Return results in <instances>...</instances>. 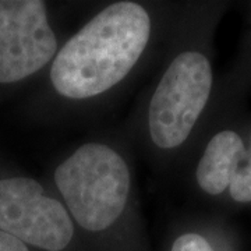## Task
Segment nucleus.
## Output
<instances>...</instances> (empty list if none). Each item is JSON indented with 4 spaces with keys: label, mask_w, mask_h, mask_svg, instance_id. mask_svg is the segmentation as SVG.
<instances>
[{
    "label": "nucleus",
    "mask_w": 251,
    "mask_h": 251,
    "mask_svg": "<svg viewBox=\"0 0 251 251\" xmlns=\"http://www.w3.org/2000/svg\"><path fill=\"white\" fill-rule=\"evenodd\" d=\"M0 251H29L27 244L17 240L16 237L0 232Z\"/></svg>",
    "instance_id": "obj_10"
},
{
    "label": "nucleus",
    "mask_w": 251,
    "mask_h": 251,
    "mask_svg": "<svg viewBox=\"0 0 251 251\" xmlns=\"http://www.w3.org/2000/svg\"><path fill=\"white\" fill-rule=\"evenodd\" d=\"M0 232L45 251H63L74 237V222L57 198L29 177L0 179Z\"/></svg>",
    "instance_id": "obj_4"
},
{
    "label": "nucleus",
    "mask_w": 251,
    "mask_h": 251,
    "mask_svg": "<svg viewBox=\"0 0 251 251\" xmlns=\"http://www.w3.org/2000/svg\"><path fill=\"white\" fill-rule=\"evenodd\" d=\"M59 52L42 0H0V84L25 80Z\"/></svg>",
    "instance_id": "obj_5"
},
{
    "label": "nucleus",
    "mask_w": 251,
    "mask_h": 251,
    "mask_svg": "<svg viewBox=\"0 0 251 251\" xmlns=\"http://www.w3.org/2000/svg\"><path fill=\"white\" fill-rule=\"evenodd\" d=\"M251 91V25L243 41V48L232 72L226 75L216 92L218 105L242 103L243 97Z\"/></svg>",
    "instance_id": "obj_7"
},
{
    "label": "nucleus",
    "mask_w": 251,
    "mask_h": 251,
    "mask_svg": "<svg viewBox=\"0 0 251 251\" xmlns=\"http://www.w3.org/2000/svg\"><path fill=\"white\" fill-rule=\"evenodd\" d=\"M251 205V116H249L247 133H246V148L234 172L233 179L227 191L226 206L243 208Z\"/></svg>",
    "instance_id": "obj_8"
},
{
    "label": "nucleus",
    "mask_w": 251,
    "mask_h": 251,
    "mask_svg": "<svg viewBox=\"0 0 251 251\" xmlns=\"http://www.w3.org/2000/svg\"><path fill=\"white\" fill-rule=\"evenodd\" d=\"M224 9V3L204 6L193 41L172 59L153 90L147 125L158 150H180L212 116L218 87L209 42Z\"/></svg>",
    "instance_id": "obj_2"
},
{
    "label": "nucleus",
    "mask_w": 251,
    "mask_h": 251,
    "mask_svg": "<svg viewBox=\"0 0 251 251\" xmlns=\"http://www.w3.org/2000/svg\"><path fill=\"white\" fill-rule=\"evenodd\" d=\"M222 230L218 225H205L202 230H187L176 237L171 251H219Z\"/></svg>",
    "instance_id": "obj_9"
},
{
    "label": "nucleus",
    "mask_w": 251,
    "mask_h": 251,
    "mask_svg": "<svg viewBox=\"0 0 251 251\" xmlns=\"http://www.w3.org/2000/svg\"><path fill=\"white\" fill-rule=\"evenodd\" d=\"M247 123L249 115L242 105L216 106L196 162V187L204 197L222 205H226L227 191L244 153Z\"/></svg>",
    "instance_id": "obj_6"
},
{
    "label": "nucleus",
    "mask_w": 251,
    "mask_h": 251,
    "mask_svg": "<svg viewBox=\"0 0 251 251\" xmlns=\"http://www.w3.org/2000/svg\"><path fill=\"white\" fill-rule=\"evenodd\" d=\"M54 184L73 222L87 232H103L125 214L131 193V171L117 150L92 141L59 163Z\"/></svg>",
    "instance_id": "obj_3"
},
{
    "label": "nucleus",
    "mask_w": 251,
    "mask_h": 251,
    "mask_svg": "<svg viewBox=\"0 0 251 251\" xmlns=\"http://www.w3.org/2000/svg\"><path fill=\"white\" fill-rule=\"evenodd\" d=\"M152 16L137 1H115L59 49L50 82L62 98L87 100L113 90L140 63L152 38Z\"/></svg>",
    "instance_id": "obj_1"
}]
</instances>
